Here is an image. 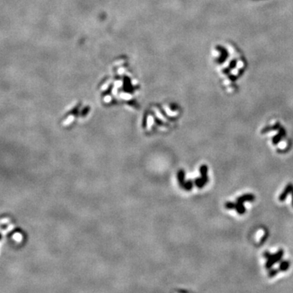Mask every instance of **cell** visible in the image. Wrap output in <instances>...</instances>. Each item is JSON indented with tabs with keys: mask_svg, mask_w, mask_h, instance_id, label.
I'll use <instances>...</instances> for the list:
<instances>
[{
	"mask_svg": "<svg viewBox=\"0 0 293 293\" xmlns=\"http://www.w3.org/2000/svg\"><path fill=\"white\" fill-rule=\"evenodd\" d=\"M283 254H284V252L283 249H279L275 253L272 254L270 253V252H264V257L266 259V263L265 265V267L266 270H270L274 265H275L276 263L280 262L283 259Z\"/></svg>",
	"mask_w": 293,
	"mask_h": 293,
	"instance_id": "cell-1",
	"label": "cell"
},
{
	"mask_svg": "<svg viewBox=\"0 0 293 293\" xmlns=\"http://www.w3.org/2000/svg\"><path fill=\"white\" fill-rule=\"evenodd\" d=\"M293 191V184L292 183H288L287 185L285 186L284 190L283 191V192L281 193L280 195L279 196V200L280 202H283L286 200L287 197L288 196L290 193H292Z\"/></svg>",
	"mask_w": 293,
	"mask_h": 293,
	"instance_id": "cell-2",
	"label": "cell"
},
{
	"mask_svg": "<svg viewBox=\"0 0 293 293\" xmlns=\"http://www.w3.org/2000/svg\"><path fill=\"white\" fill-rule=\"evenodd\" d=\"M256 199V196L252 193H247L239 196L236 199V202L244 203V202H252Z\"/></svg>",
	"mask_w": 293,
	"mask_h": 293,
	"instance_id": "cell-3",
	"label": "cell"
},
{
	"mask_svg": "<svg viewBox=\"0 0 293 293\" xmlns=\"http://www.w3.org/2000/svg\"><path fill=\"white\" fill-rule=\"evenodd\" d=\"M280 126L281 124L279 122H276L274 125H267V126L264 127V128L261 129V133L262 134H267L269 132H271V131H275V130H278V129H279Z\"/></svg>",
	"mask_w": 293,
	"mask_h": 293,
	"instance_id": "cell-4",
	"label": "cell"
},
{
	"mask_svg": "<svg viewBox=\"0 0 293 293\" xmlns=\"http://www.w3.org/2000/svg\"><path fill=\"white\" fill-rule=\"evenodd\" d=\"M208 168L206 164H202L200 167H199V173H200V176H201V178H202L204 182L207 184L208 182Z\"/></svg>",
	"mask_w": 293,
	"mask_h": 293,
	"instance_id": "cell-5",
	"label": "cell"
},
{
	"mask_svg": "<svg viewBox=\"0 0 293 293\" xmlns=\"http://www.w3.org/2000/svg\"><path fill=\"white\" fill-rule=\"evenodd\" d=\"M289 267H290V261H287V260L282 261H280V264H279V270L281 272H285L288 270Z\"/></svg>",
	"mask_w": 293,
	"mask_h": 293,
	"instance_id": "cell-6",
	"label": "cell"
},
{
	"mask_svg": "<svg viewBox=\"0 0 293 293\" xmlns=\"http://www.w3.org/2000/svg\"><path fill=\"white\" fill-rule=\"evenodd\" d=\"M177 179L179 182V185L182 187L184 186V183H185V172L183 169L179 170L177 173Z\"/></svg>",
	"mask_w": 293,
	"mask_h": 293,
	"instance_id": "cell-7",
	"label": "cell"
},
{
	"mask_svg": "<svg viewBox=\"0 0 293 293\" xmlns=\"http://www.w3.org/2000/svg\"><path fill=\"white\" fill-rule=\"evenodd\" d=\"M235 211L237 212L238 214L239 215H243L246 212V208L243 205V203L236 202V207H235Z\"/></svg>",
	"mask_w": 293,
	"mask_h": 293,
	"instance_id": "cell-8",
	"label": "cell"
},
{
	"mask_svg": "<svg viewBox=\"0 0 293 293\" xmlns=\"http://www.w3.org/2000/svg\"><path fill=\"white\" fill-rule=\"evenodd\" d=\"M283 138H284V136L281 134V133L279 132V133L277 134H275L274 136H273V138H272L271 139L272 144H273V145H278V144L279 143V142H280L281 140H282Z\"/></svg>",
	"mask_w": 293,
	"mask_h": 293,
	"instance_id": "cell-9",
	"label": "cell"
},
{
	"mask_svg": "<svg viewBox=\"0 0 293 293\" xmlns=\"http://www.w3.org/2000/svg\"><path fill=\"white\" fill-rule=\"evenodd\" d=\"M194 182L195 186H196L198 188H199V189H202L203 187L206 185V183L204 182V180H203L201 177H197V178H195Z\"/></svg>",
	"mask_w": 293,
	"mask_h": 293,
	"instance_id": "cell-10",
	"label": "cell"
},
{
	"mask_svg": "<svg viewBox=\"0 0 293 293\" xmlns=\"http://www.w3.org/2000/svg\"><path fill=\"white\" fill-rule=\"evenodd\" d=\"M235 207H236V203L227 201L225 204V208L228 210H235Z\"/></svg>",
	"mask_w": 293,
	"mask_h": 293,
	"instance_id": "cell-11",
	"label": "cell"
},
{
	"mask_svg": "<svg viewBox=\"0 0 293 293\" xmlns=\"http://www.w3.org/2000/svg\"><path fill=\"white\" fill-rule=\"evenodd\" d=\"M183 187L186 191H191L192 187H193V181L191 179H189L188 181L185 182Z\"/></svg>",
	"mask_w": 293,
	"mask_h": 293,
	"instance_id": "cell-12",
	"label": "cell"
},
{
	"mask_svg": "<svg viewBox=\"0 0 293 293\" xmlns=\"http://www.w3.org/2000/svg\"><path fill=\"white\" fill-rule=\"evenodd\" d=\"M12 239L16 242H17V243H20V242L22 241V239H23V236H22V235H21V233H18L17 232V233H15V234L13 235Z\"/></svg>",
	"mask_w": 293,
	"mask_h": 293,
	"instance_id": "cell-13",
	"label": "cell"
},
{
	"mask_svg": "<svg viewBox=\"0 0 293 293\" xmlns=\"http://www.w3.org/2000/svg\"><path fill=\"white\" fill-rule=\"evenodd\" d=\"M279 269H272V270H270L269 271L268 277H269V278H274V277H275V276L279 274Z\"/></svg>",
	"mask_w": 293,
	"mask_h": 293,
	"instance_id": "cell-14",
	"label": "cell"
},
{
	"mask_svg": "<svg viewBox=\"0 0 293 293\" xmlns=\"http://www.w3.org/2000/svg\"><path fill=\"white\" fill-rule=\"evenodd\" d=\"M152 125H153V118H152V116H149L147 118V129L148 130L151 129Z\"/></svg>",
	"mask_w": 293,
	"mask_h": 293,
	"instance_id": "cell-15",
	"label": "cell"
},
{
	"mask_svg": "<svg viewBox=\"0 0 293 293\" xmlns=\"http://www.w3.org/2000/svg\"><path fill=\"white\" fill-rule=\"evenodd\" d=\"M268 237H269V234H268V232H265V235H264L262 236V238H261V243H261V244H263V243L265 242V240L267 239Z\"/></svg>",
	"mask_w": 293,
	"mask_h": 293,
	"instance_id": "cell-16",
	"label": "cell"
},
{
	"mask_svg": "<svg viewBox=\"0 0 293 293\" xmlns=\"http://www.w3.org/2000/svg\"><path fill=\"white\" fill-rule=\"evenodd\" d=\"M73 116H69V118H68V119H67L66 121H64V125H69V123H70V122H71V121H73Z\"/></svg>",
	"mask_w": 293,
	"mask_h": 293,
	"instance_id": "cell-17",
	"label": "cell"
},
{
	"mask_svg": "<svg viewBox=\"0 0 293 293\" xmlns=\"http://www.w3.org/2000/svg\"><path fill=\"white\" fill-rule=\"evenodd\" d=\"M8 221H9V218H6V219L3 218V219L1 220V221H2V223H3V224H4V223H8Z\"/></svg>",
	"mask_w": 293,
	"mask_h": 293,
	"instance_id": "cell-18",
	"label": "cell"
},
{
	"mask_svg": "<svg viewBox=\"0 0 293 293\" xmlns=\"http://www.w3.org/2000/svg\"><path fill=\"white\" fill-rule=\"evenodd\" d=\"M292 207H293V191H292Z\"/></svg>",
	"mask_w": 293,
	"mask_h": 293,
	"instance_id": "cell-19",
	"label": "cell"
}]
</instances>
